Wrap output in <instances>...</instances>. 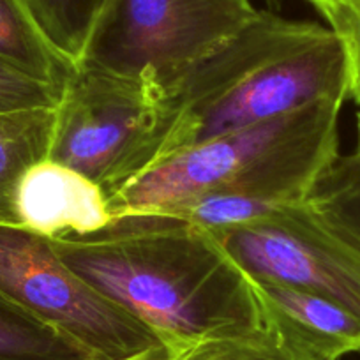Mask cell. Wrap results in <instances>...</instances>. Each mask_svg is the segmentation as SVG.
Instances as JSON below:
<instances>
[{"instance_id":"4","label":"cell","mask_w":360,"mask_h":360,"mask_svg":"<svg viewBox=\"0 0 360 360\" xmlns=\"http://www.w3.org/2000/svg\"><path fill=\"white\" fill-rule=\"evenodd\" d=\"M172 127L155 76L78 68L55 106L48 158L92 180L110 202L161 162Z\"/></svg>"},{"instance_id":"1","label":"cell","mask_w":360,"mask_h":360,"mask_svg":"<svg viewBox=\"0 0 360 360\" xmlns=\"http://www.w3.org/2000/svg\"><path fill=\"white\" fill-rule=\"evenodd\" d=\"M51 242L86 285L176 352L263 328L248 274L195 224L126 216L96 233Z\"/></svg>"},{"instance_id":"2","label":"cell","mask_w":360,"mask_h":360,"mask_svg":"<svg viewBox=\"0 0 360 360\" xmlns=\"http://www.w3.org/2000/svg\"><path fill=\"white\" fill-rule=\"evenodd\" d=\"M166 92L173 127L161 161L314 103H345L348 53L330 27L258 11L237 36Z\"/></svg>"},{"instance_id":"9","label":"cell","mask_w":360,"mask_h":360,"mask_svg":"<svg viewBox=\"0 0 360 360\" xmlns=\"http://www.w3.org/2000/svg\"><path fill=\"white\" fill-rule=\"evenodd\" d=\"M249 278V276H248ZM263 325L316 360L360 353V321L325 297L270 279L249 278Z\"/></svg>"},{"instance_id":"7","label":"cell","mask_w":360,"mask_h":360,"mask_svg":"<svg viewBox=\"0 0 360 360\" xmlns=\"http://www.w3.org/2000/svg\"><path fill=\"white\" fill-rule=\"evenodd\" d=\"M209 233L249 278L316 293L360 321V249L325 226L306 200Z\"/></svg>"},{"instance_id":"17","label":"cell","mask_w":360,"mask_h":360,"mask_svg":"<svg viewBox=\"0 0 360 360\" xmlns=\"http://www.w3.org/2000/svg\"><path fill=\"white\" fill-rule=\"evenodd\" d=\"M341 36L360 16V0H306Z\"/></svg>"},{"instance_id":"10","label":"cell","mask_w":360,"mask_h":360,"mask_svg":"<svg viewBox=\"0 0 360 360\" xmlns=\"http://www.w3.org/2000/svg\"><path fill=\"white\" fill-rule=\"evenodd\" d=\"M55 108L0 113V223H15L13 196L23 173L48 158Z\"/></svg>"},{"instance_id":"8","label":"cell","mask_w":360,"mask_h":360,"mask_svg":"<svg viewBox=\"0 0 360 360\" xmlns=\"http://www.w3.org/2000/svg\"><path fill=\"white\" fill-rule=\"evenodd\" d=\"M13 214L16 224L46 238L83 237L113 221L105 193L50 158L30 166L18 180Z\"/></svg>"},{"instance_id":"20","label":"cell","mask_w":360,"mask_h":360,"mask_svg":"<svg viewBox=\"0 0 360 360\" xmlns=\"http://www.w3.org/2000/svg\"><path fill=\"white\" fill-rule=\"evenodd\" d=\"M356 134H359V140H356L355 152L360 155V112H359V115H356Z\"/></svg>"},{"instance_id":"19","label":"cell","mask_w":360,"mask_h":360,"mask_svg":"<svg viewBox=\"0 0 360 360\" xmlns=\"http://www.w3.org/2000/svg\"><path fill=\"white\" fill-rule=\"evenodd\" d=\"M179 353L175 348L168 345H159L155 348L148 349V352L140 353V355H134L131 359L124 360H176L179 359Z\"/></svg>"},{"instance_id":"14","label":"cell","mask_w":360,"mask_h":360,"mask_svg":"<svg viewBox=\"0 0 360 360\" xmlns=\"http://www.w3.org/2000/svg\"><path fill=\"white\" fill-rule=\"evenodd\" d=\"M0 360H92L72 339L0 293Z\"/></svg>"},{"instance_id":"13","label":"cell","mask_w":360,"mask_h":360,"mask_svg":"<svg viewBox=\"0 0 360 360\" xmlns=\"http://www.w3.org/2000/svg\"><path fill=\"white\" fill-rule=\"evenodd\" d=\"M46 43L75 68L108 0H18Z\"/></svg>"},{"instance_id":"16","label":"cell","mask_w":360,"mask_h":360,"mask_svg":"<svg viewBox=\"0 0 360 360\" xmlns=\"http://www.w3.org/2000/svg\"><path fill=\"white\" fill-rule=\"evenodd\" d=\"M62 92L0 60V113L55 108Z\"/></svg>"},{"instance_id":"3","label":"cell","mask_w":360,"mask_h":360,"mask_svg":"<svg viewBox=\"0 0 360 360\" xmlns=\"http://www.w3.org/2000/svg\"><path fill=\"white\" fill-rule=\"evenodd\" d=\"M342 103L320 101L173 154L108 202L113 219L152 216L207 193L270 209L302 203L339 155Z\"/></svg>"},{"instance_id":"15","label":"cell","mask_w":360,"mask_h":360,"mask_svg":"<svg viewBox=\"0 0 360 360\" xmlns=\"http://www.w3.org/2000/svg\"><path fill=\"white\" fill-rule=\"evenodd\" d=\"M176 360H316L283 339L272 328L238 338L216 339L179 353Z\"/></svg>"},{"instance_id":"18","label":"cell","mask_w":360,"mask_h":360,"mask_svg":"<svg viewBox=\"0 0 360 360\" xmlns=\"http://www.w3.org/2000/svg\"><path fill=\"white\" fill-rule=\"evenodd\" d=\"M349 64V98L360 105V16L341 34Z\"/></svg>"},{"instance_id":"6","label":"cell","mask_w":360,"mask_h":360,"mask_svg":"<svg viewBox=\"0 0 360 360\" xmlns=\"http://www.w3.org/2000/svg\"><path fill=\"white\" fill-rule=\"evenodd\" d=\"M0 293L82 346L92 360H124L165 345L60 259L51 238L0 223Z\"/></svg>"},{"instance_id":"5","label":"cell","mask_w":360,"mask_h":360,"mask_svg":"<svg viewBox=\"0 0 360 360\" xmlns=\"http://www.w3.org/2000/svg\"><path fill=\"white\" fill-rule=\"evenodd\" d=\"M256 13L251 0H108L79 68L152 75L168 89Z\"/></svg>"},{"instance_id":"11","label":"cell","mask_w":360,"mask_h":360,"mask_svg":"<svg viewBox=\"0 0 360 360\" xmlns=\"http://www.w3.org/2000/svg\"><path fill=\"white\" fill-rule=\"evenodd\" d=\"M0 60L60 92L78 69L46 43L18 0H0Z\"/></svg>"},{"instance_id":"12","label":"cell","mask_w":360,"mask_h":360,"mask_svg":"<svg viewBox=\"0 0 360 360\" xmlns=\"http://www.w3.org/2000/svg\"><path fill=\"white\" fill-rule=\"evenodd\" d=\"M306 203L325 226L360 249V155L339 154L318 176Z\"/></svg>"}]
</instances>
